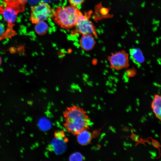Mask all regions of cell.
<instances>
[{
    "label": "cell",
    "mask_w": 161,
    "mask_h": 161,
    "mask_svg": "<svg viewBox=\"0 0 161 161\" xmlns=\"http://www.w3.org/2000/svg\"><path fill=\"white\" fill-rule=\"evenodd\" d=\"M121 126H122V127H123V125H121Z\"/></svg>",
    "instance_id": "d6a6232c"
},
{
    "label": "cell",
    "mask_w": 161,
    "mask_h": 161,
    "mask_svg": "<svg viewBox=\"0 0 161 161\" xmlns=\"http://www.w3.org/2000/svg\"><path fill=\"white\" fill-rule=\"evenodd\" d=\"M5 26L2 23L0 22V36L5 32Z\"/></svg>",
    "instance_id": "e0dca14e"
},
{
    "label": "cell",
    "mask_w": 161,
    "mask_h": 161,
    "mask_svg": "<svg viewBox=\"0 0 161 161\" xmlns=\"http://www.w3.org/2000/svg\"><path fill=\"white\" fill-rule=\"evenodd\" d=\"M91 13L88 12L80 17L75 26L73 33L75 34H90L96 35L97 30L95 27L89 19Z\"/></svg>",
    "instance_id": "8992f818"
},
{
    "label": "cell",
    "mask_w": 161,
    "mask_h": 161,
    "mask_svg": "<svg viewBox=\"0 0 161 161\" xmlns=\"http://www.w3.org/2000/svg\"><path fill=\"white\" fill-rule=\"evenodd\" d=\"M136 110L137 111V112H138V111H139L138 109H137V108H136Z\"/></svg>",
    "instance_id": "4dcf8cb0"
},
{
    "label": "cell",
    "mask_w": 161,
    "mask_h": 161,
    "mask_svg": "<svg viewBox=\"0 0 161 161\" xmlns=\"http://www.w3.org/2000/svg\"><path fill=\"white\" fill-rule=\"evenodd\" d=\"M54 12V10L48 4L40 2L32 7L30 20L32 23L36 24L52 18Z\"/></svg>",
    "instance_id": "277c9868"
},
{
    "label": "cell",
    "mask_w": 161,
    "mask_h": 161,
    "mask_svg": "<svg viewBox=\"0 0 161 161\" xmlns=\"http://www.w3.org/2000/svg\"><path fill=\"white\" fill-rule=\"evenodd\" d=\"M63 117L64 128L68 133L75 135L89 130L92 124L86 112L76 105L67 107L63 112Z\"/></svg>",
    "instance_id": "6da1fadb"
},
{
    "label": "cell",
    "mask_w": 161,
    "mask_h": 161,
    "mask_svg": "<svg viewBox=\"0 0 161 161\" xmlns=\"http://www.w3.org/2000/svg\"><path fill=\"white\" fill-rule=\"evenodd\" d=\"M126 111L127 112H129V109L127 108L126 109Z\"/></svg>",
    "instance_id": "d4e9b609"
},
{
    "label": "cell",
    "mask_w": 161,
    "mask_h": 161,
    "mask_svg": "<svg viewBox=\"0 0 161 161\" xmlns=\"http://www.w3.org/2000/svg\"><path fill=\"white\" fill-rule=\"evenodd\" d=\"M6 6H0V14L7 23L6 32L13 31L17 15L25 10V6L27 0H2Z\"/></svg>",
    "instance_id": "3957f363"
},
{
    "label": "cell",
    "mask_w": 161,
    "mask_h": 161,
    "mask_svg": "<svg viewBox=\"0 0 161 161\" xmlns=\"http://www.w3.org/2000/svg\"><path fill=\"white\" fill-rule=\"evenodd\" d=\"M132 131H133L134 132H135L136 131V130L134 129H133Z\"/></svg>",
    "instance_id": "f546056e"
},
{
    "label": "cell",
    "mask_w": 161,
    "mask_h": 161,
    "mask_svg": "<svg viewBox=\"0 0 161 161\" xmlns=\"http://www.w3.org/2000/svg\"><path fill=\"white\" fill-rule=\"evenodd\" d=\"M71 5L76 7L82 4L85 0H69Z\"/></svg>",
    "instance_id": "2e32d148"
},
{
    "label": "cell",
    "mask_w": 161,
    "mask_h": 161,
    "mask_svg": "<svg viewBox=\"0 0 161 161\" xmlns=\"http://www.w3.org/2000/svg\"><path fill=\"white\" fill-rule=\"evenodd\" d=\"M137 106H140V103H139V102H137Z\"/></svg>",
    "instance_id": "7402d4cb"
},
{
    "label": "cell",
    "mask_w": 161,
    "mask_h": 161,
    "mask_svg": "<svg viewBox=\"0 0 161 161\" xmlns=\"http://www.w3.org/2000/svg\"><path fill=\"white\" fill-rule=\"evenodd\" d=\"M129 57L128 53L122 50L111 53L108 57L107 59L111 69L120 70L129 66Z\"/></svg>",
    "instance_id": "5b68a950"
},
{
    "label": "cell",
    "mask_w": 161,
    "mask_h": 161,
    "mask_svg": "<svg viewBox=\"0 0 161 161\" xmlns=\"http://www.w3.org/2000/svg\"><path fill=\"white\" fill-rule=\"evenodd\" d=\"M129 55L133 62L137 64H141L145 61V57L143 53L138 48L134 47L131 49L129 50Z\"/></svg>",
    "instance_id": "9c48e42d"
},
{
    "label": "cell",
    "mask_w": 161,
    "mask_h": 161,
    "mask_svg": "<svg viewBox=\"0 0 161 161\" xmlns=\"http://www.w3.org/2000/svg\"><path fill=\"white\" fill-rule=\"evenodd\" d=\"M76 136L78 143L83 146L87 145L90 143L92 137L91 133L89 130L83 131Z\"/></svg>",
    "instance_id": "30bf717a"
},
{
    "label": "cell",
    "mask_w": 161,
    "mask_h": 161,
    "mask_svg": "<svg viewBox=\"0 0 161 161\" xmlns=\"http://www.w3.org/2000/svg\"><path fill=\"white\" fill-rule=\"evenodd\" d=\"M131 106H128V109L129 110V111H131Z\"/></svg>",
    "instance_id": "ffe728a7"
},
{
    "label": "cell",
    "mask_w": 161,
    "mask_h": 161,
    "mask_svg": "<svg viewBox=\"0 0 161 161\" xmlns=\"http://www.w3.org/2000/svg\"><path fill=\"white\" fill-rule=\"evenodd\" d=\"M83 156L78 152L72 153L69 157V161H83Z\"/></svg>",
    "instance_id": "4fadbf2b"
},
{
    "label": "cell",
    "mask_w": 161,
    "mask_h": 161,
    "mask_svg": "<svg viewBox=\"0 0 161 161\" xmlns=\"http://www.w3.org/2000/svg\"><path fill=\"white\" fill-rule=\"evenodd\" d=\"M153 113L152 112H149L148 113V115L150 116H151L153 115Z\"/></svg>",
    "instance_id": "d6986e66"
},
{
    "label": "cell",
    "mask_w": 161,
    "mask_h": 161,
    "mask_svg": "<svg viewBox=\"0 0 161 161\" xmlns=\"http://www.w3.org/2000/svg\"><path fill=\"white\" fill-rule=\"evenodd\" d=\"M83 15L76 7L61 6L54 10L52 17L56 23L62 28L67 29L75 26Z\"/></svg>",
    "instance_id": "7a4b0ae2"
},
{
    "label": "cell",
    "mask_w": 161,
    "mask_h": 161,
    "mask_svg": "<svg viewBox=\"0 0 161 161\" xmlns=\"http://www.w3.org/2000/svg\"><path fill=\"white\" fill-rule=\"evenodd\" d=\"M136 100L137 102H139V101H140L139 99L138 98H136Z\"/></svg>",
    "instance_id": "4316f807"
},
{
    "label": "cell",
    "mask_w": 161,
    "mask_h": 161,
    "mask_svg": "<svg viewBox=\"0 0 161 161\" xmlns=\"http://www.w3.org/2000/svg\"><path fill=\"white\" fill-rule=\"evenodd\" d=\"M126 73L128 77L134 76L136 74V71L134 68L128 69L126 71Z\"/></svg>",
    "instance_id": "9a60e30c"
},
{
    "label": "cell",
    "mask_w": 161,
    "mask_h": 161,
    "mask_svg": "<svg viewBox=\"0 0 161 161\" xmlns=\"http://www.w3.org/2000/svg\"><path fill=\"white\" fill-rule=\"evenodd\" d=\"M111 130L114 133H115L116 132V130L115 129L113 128Z\"/></svg>",
    "instance_id": "ac0fdd59"
},
{
    "label": "cell",
    "mask_w": 161,
    "mask_h": 161,
    "mask_svg": "<svg viewBox=\"0 0 161 161\" xmlns=\"http://www.w3.org/2000/svg\"><path fill=\"white\" fill-rule=\"evenodd\" d=\"M153 100L152 104L153 112L157 117L160 120L161 116V96L158 95H156Z\"/></svg>",
    "instance_id": "8fae6325"
},
{
    "label": "cell",
    "mask_w": 161,
    "mask_h": 161,
    "mask_svg": "<svg viewBox=\"0 0 161 161\" xmlns=\"http://www.w3.org/2000/svg\"><path fill=\"white\" fill-rule=\"evenodd\" d=\"M55 138L64 140L66 142L68 141V139L65 137V134L64 131H56L54 133Z\"/></svg>",
    "instance_id": "5bb4252c"
},
{
    "label": "cell",
    "mask_w": 161,
    "mask_h": 161,
    "mask_svg": "<svg viewBox=\"0 0 161 161\" xmlns=\"http://www.w3.org/2000/svg\"><path fill=\"white\" fill-rule=\"evenodd\" d=\"M151 97L153 100L154 99V96H153V95H151Z\"/></svg>",
    "instance_id": "603a6c76"
},
{
    "label": "cell",
    "mask_w": 161,
    "mask_h": 161,
    "mask_svg": "<svg viewBox=\"0 0 161 161\" xmlns=\"http://www.w3.org/2000/svg\"><path fill=\"white\" fill-rule=\"evenodd\" d=\"M2 63V60L1 56H0V66H1Z\"/></svg>",
    "instance_id": "44dd1931"
},
{
    "label": "cell",
    "mask_w": 161,
    "mask_h": 161,
    "mask_svg": "<svg viewBox=\"0 0 161 161\" xmlns=\"http://www.w3.org/2000/svg\"><path fill=\"white\" fill-rule=\"evenodd\" d=\"M128 124H129V126H132V124L131 123H129Z\"/></svg>",
    "instance_id": "cb8c5ba5"
},
{
    "label": "cell",
    "mask_w": 161,
    "mask_h": 161,
    "mask_svg": "<svg viewBox=\"0 0 161 161\" xmlns=\"http://www.w3.org/2000/svg\"><path fill=\"white\" fill-rule=\"evenodd\" d=\"M151 132L152 133H154L155 132V131L154 130H152L151 131Z\"/></svg>",
    "instance_id": "83f0119b"
},
{
    "label": "cell",
    "mask_w": 161,
    "mask_h": 161,
    "mask_svg": "<svg viewBox=\"0 0 161 161\" xmlns=\"http://www.w3.org/2000/svg\"><path fill=\"white\" fill-rule=\"evenodd\" d=\"M66 143L64 140L55 138L48 146L49 151H52L58 155H61L66 150Z\"/></svg>",
    "instance_id": "52a82bcc"
},
{
    "label": "cell",
    "mask_w": 161,
    "mask_h": 161,
    "mask_svg": "<svg viewBox=\"0 0 161 161\" xmlns=\"http://www.w3.org/2000/svg\"><path fill=\"white\" fill-rule=\"evenodd\" d=\"M145 116L146 117H147V116L146 115H145Z\"/></svg>",
    "instance_id": "836d02e7"
},
{
    "label": "cell",
    "mask_w": 161,
    "mask_h": 161,
    "mask_svg": "<svg viewBox=\"0 0 161 161\" xmlns=\"http://www.w3.org/2000/svg\"><path fill=\"white\" fill-rule=\"evenodd\" d=\"M155 137H159L158 135L157 134H155Z\"/></svg>",
    "instance_id": "484cf974"
},
{
    "label": "cell",
    "mask_w": 161,
    "mask_h": 161,
    "mask_svg": "<svg viewBox=\"0 0 161 161\" xmlns=\"http://www.w3.org/2000/svg\"><path fill=\"white\" fill-rule=\"evenodd\" d=\"M130 131H131V132H132V133L133 132L132 130V129H131L130 130Z\"/></svg>",
    "instance_id": "1f68e13d"
},
{
    "label": "cell",
    "mask_w": 161,
    "mask_h": 161,
    "mask_svg": "<svg viewBox=\"0 0 161 161\" xmlns=\"http://www.w3.org/2000/svg\"><path fill=\"white\" fill-rule=\"evenodd\" d=\"M49 27L47 24L44 21L39 22L35 27V30L38 35H43L45 34L48 31Z\"/></svg>",
    "instance_id": "7c38bea8"
},
{
    "label": "cell",
    "mask_w": 161,
    "mask_h": 161,
    "mask_svg": "<svg viewBox=\"0 0 161 161\" xmlns=\"http://www.w3.org/2000/svg\"><path fill=\"white\" fill-rule=\"evenodd\" d=\"M94 36L90 34L82 35L80 40V44L83 50L89 51L94 48L96 43Z\"/></svg>",
    "instance_id": "ba28073f"
},
{
    "label": "cell",
    "mask_w": 161,
    "mask_h": 161,
    "mask_svg": "<svg viewBox=\"0 0 161 161\" xmlns=\"http://www.w3.org/2000/svg\"><path fill=\"white\" fill-rule=\"evenodd\" d=\"M141 122L142 123H143L144 122V121H143V120L142 119L141 120Z\"/></svg>",
    "instance_id": "f1b7e54d"
}]
</instances>
